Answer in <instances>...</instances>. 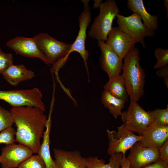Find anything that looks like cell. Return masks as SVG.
I'll return each instance as SVG.
<instances>
[{"mask_svg":"<svg viewBox=\"0 0 168 168\" xmlns=\"http://www.w3.org/2000/svg\"><path fill=\"white\" fill-rule=\"evenodd\" d=\"M10 110L16 127V142L38 154L47 119L45 112L30 106L12 107Z\"/></svg>","mask_w":168,"mask_h":168,"instance_id":"1","label":"cell"},{"mask_svg":"<svg viewBox=\"0 0 168 168\" xmlns=\"http://www.w3.org/2000/svg\"><path fill=\"white\" fill-rule=\"evenodd\" d=\"M140 51L134 45L124 58L122 75L130 101L137 102L144 93L145 74L140 65Z\"/></svg>","mask_w":168,"mask_h":168,"instance_id":"2","label":"cell"},{"mask_svg":"<svg viewBox=\"0 0 168 168\" xmlns=\"http://www.w3.org/2000/svg\"><path fill=\"white\" fill-rule=\"evenodd\" d=\"M99 7V13L95 18L88 35L98 41L105 42L112 27L113 20L120 10L114 0H106L102 2Z\"/></svg>","mask_w":168,"mask_h":168,"instance_id":"3","label":"cell"},{"mask_svg":"<svg viewBox=\"0 0 168 168\" xmlns=\"http://www.w3.org/2000/svg\"><path fill=\"white\" fill-rule=\"evenodd\" d=\"M89 1H84V9L79 17V30L77 38L73 43L72 44L71 48L66 55L59 59L53 65L54 68L58 70L66 63L68 56L71 53L76 52L79 53L82 58L85 67L89 77V72L87 66V60L88 58L89 53L85 48V40L87 37V28L91 22V13L89 6Z\"/></svg>","mask_w":168,"mask_h":168,"instance_id":"4","label":"cell"},{"mask_svg":"<svg viewBox=\"0 0 168 168\" xmlns=\"http://www.w3.org/2000/svg\"><path fill=\"white\" fill-rule=\"evenodd\" d=\"M43 94L36 87L28 89L0 90V100L8 103L12 107L30 106L39 107L45 111L42 100Z\"/></svg>","mask_w":168,"mask_h":168,"instance_id":"5","label":"cell"},{"mask_svg":"<svg viewBox=\"0 0 168 168\" xmlns=\"http://www.w3.org/2000/svg\"><path fill=\"white\" fill-rule=\"evenodd\" d=\"M116 17L118 27L120 30L129 35L136 43H141L144 48H146L145 38L155 35V32L149 30L143 24L141 17L135 13L128 16L118 13Z\"/></svg>","mask_w":168,"mask_h":168,"instance_id":"6","label":"cell"},{"mask_svg":"<svg viewBox=\"0 0 168 168\" xmlns=\"http://www.w3.org/2000/svg\"><path fill=\"white\" fill-rule=\"evenodd\" d=\"M117 128V131L106 129L109 141L107 152L110 156L115 153L125 154L127 150L140 140L139 135L128 130L123 124Z\"/></svg>","mask_w":168,"mask_h":168,"instance_id":"7","label":"cell"},{"mask_svg":"<svg viewBox=\"0 0 168 168\" xmlns=\"http://www.w3.org/2000/svg\"><path fill=\"white\" fill-rule=\"evenodd\" d=\"M120 115L125 127L138 134L152 124L148 112L143 109L137 102L130 101L127 110L122 112Z\"/></svg>","mask_w":168,"mask_h":168,"instance_id":"8","label":"cell"},{"mask_svg":"<svg viewBox=\"0 0 168 168\" xmlns=\"http://www.w3.org/2000/svg\"><path fill=\"white\" fill-rule=\"evenodd\" d=\"M34 37L40 49L52 65L64 57L72 46V44L59 41L46 33H40Z\"/></svg>","mask_w":168,"mask_h":168,"instance_id":"9","label":"cell"},{"mask_svg":"<svg viewBox=\"0 0 168 168\" xmlns=\"http://www.w3.org/2000/svg\"><path fill=\"white\" fill-rule=\"evenodd\" d=\"M33 153L29 148L21 144L6 145L2 148L0 155L2 168H17Z\"/></svg>","mask_w":168,"mask_h":168,"instance_id":"10","label":"cell"},{"mask_svg":"<svg viewBox=\"0 0 168 168\" xmlns=\"http://www.w3.org/2000/svg\"><path fill=\"white\" fill-rule=\"evenodd\" d=\"M6 45L17 54L26 57L37 58L46 64H51L49 59L39 49L34 37L16 36L9 40Z\"/></svg>","mask_w":168,"mask_h":168,"instance_id":"11","label":"cell"},{"mask_svg":"<svg viewBox=\"0 0 168 168\" xmlns=\"http://www.w3.org/2000/svg\"><path fill=\"white\" fill-rule=\"evenodd\" d=\"M158 148L146 147L137 142L130 149L127 158L130 168H142L155 162L159 158Z\"/></svg>","mask_w":168,"mask_h":168,"instance_id":"12","label":"cell"},{"mask_svg":"<svg viewBox=\"0 0 168 168\" xmlns=\"http://www.w3.org/2000/svg\"><path fill=\"white\" fill-rule=\"evenodd\" d=\"M98 44L101 51L99 61L102 69L109 78L120 75L123 68V59L114 53L105 42L99 41Z\"/></svg>","mask_w":168,"mask_h":168,"instance_id":"13","label":"cell"},{"mask_svg":"<svg viewBox=\"0 0 168 168\" xmlns=\"http://www.w3.org/2000/svg\"><path fill=\"white\" fill-rule=\"evenodd\" d=\"M105 43L114 53L123 59L136 42L118 27H114L109 33Z\"/></svg>","mask_w":168,"mask_h":168,"instance_id":"14","label":"cell"},{"mask_svg":"<svg viewBox=\"0 0 168 168\" xmlns=\"http://www.w3.org/2000/svg\"><path fill=\"white\" fill-rule=\"evenodd\" d=\"M138 135L143 146L159 148L168 138V125L151 124Z\"/></svg>","mask_w":168,"mask_h":168,"instance_id":"15","label":"cell"},{"mask_svg":"<svg viewBox=\"0 0 168 168\" xmlns=\"http://www.w3.org/2000/svg\"><path fill=\"white\" fill-rule=\"evenodd\" d=\"M53 151L56 168H86V159L79 151Z\"/></svg>","mask_w":168,"mask_h":168,"instance_id":"16","label":"cell"},{"mask_svg":"<svg viewBox=\"0 0 168 168\" xmlns=\"http://www.w3.org/2000/svg\"><path fill=\"white\" fill-rule=\"evenodd\" d=\"M10 85L15 86L20 82L31 79L35 76L34 72L27 69L22 64L9 66L2 74Z\"/></svg>","mask_w":168,"mask_h":168,"instance_id":"17","label":"cell"},{"mask_svg":"<svg viewBox=\"0 0 168 168\" xmlns=\"http://www.w3.org/2000/svg\"><path fill=\"white\" fill-rule=\"evenodd\" d=\"M128 8L139 16L143 21V24L150 31L155 32L158 26V17L151 15L146 10L142 0H128Z\"/></svg>","mask_w":168,"mask_h":168,"instance_id":"18","label":"cell"},{"mask_svg":"<svg viewBox=\"0 0 168 168\" xmlns=\"http://www.w3.org/2000/svg\"><path fill=\"white\" fill-rule=\"evenodd\" d=\"M52 110V108L51 107L45 125L46 129L43 133V141L38 154L44 160L46 168H56L54 161L51 156L50 151V134L51 128Z\"/></svg>","mask_w":168,"mask_h":168,"instance_id":"19","label":"cell"},{"mask_svg":"<svg viewBox=\"0 0 168 168\" xmlns=\"http://www.w3.org/2000/svg\"><path fill=\"white\" fill-rule=\"evenodd\" d=\"M104 90L114 97L126 101L128 100L125 84L122 75L109 78L104 86Z\"/></svg>","mask_w":168,"mask_h":168,"instance_id":"20","label":"cell"},{"mask_svg":"<svg viewBox=\"0 0 168 168\" xmlns=\"http://www.w3.org/2000/svg\"><path fill=\"white\" fill-rule=\"evenodd\" d=\"M124 155L115 153L110 156L109 163L105 164L103 159H99L97 156H92L86 159V168H121V163Z\"/></svg>","mask_w":168,"mask_h":168,"instance_id":"21","label":"cell"},{"mask_svg":"<svg viewBox=\"0 0 168 168\" xmlns=\"http://www.w3.org/2000/svg\"><path fill=\"white\" fill-rule=\"evenodd\" d=\"M101 100L104 106L115 118L121 115V110L124 107L125 101L114 97L105 90L101 94Z\"/></svg>","mask_w":168,"mask_h":168,"instance_id":"22","label":"cell"},{"mask_svg":"<svg viewBox=\"0 0 168 168\" xmlns=\"http://www.w3.org/2000/svg\"><path fill=\"white\" fill-rule=\"evenodd\" d=\"M152 124L168 125V106L165 109H157L148 111Z\"/></svg>","mask_w":168,"mask_h":168,"instance_id":"23","label":"cell"},{"mask_svg":"<svg viewBox=\"0 0 168 168\" xmlns=\"http://www.w3.org/2000/svg\"><path fill=\"white\" fill-rule=\"evenodd\" d=\"M17 168H46L44 162L38 154L32 155L24 161Z\"/></svg>","mask_w":168,"mask_h":168,"instance_id":"24","label":"cell"},{"mask_svg":"<svg viewBox=\"0 0 168 168\" xmlns=\"http://www.w3.org/2000/svg\"><path fill=\"white\" fill-rule=\"evenodd\" d=\"M14 124L12 113L0 105V132L9 127Z\"/></svg>","mask_w":168,"mask_h":168,"instance_id":"25","label":"cell"},{"mask_svg":"<svg viewBox=\"0 0 168 168\" xmlns=\"http://www.w3.org/2000/svg\"><path fill=\"white\" fill-rule=\"evenodd\" d=\"M154 54L157 60L154 69H159L168 65V49L156 48L154 51Z\"/></svg>","mask_w":168,"mask_h":168,"instance_id":"26","label":"cell"},{"mask_svg":"<svg viewBox=\"0 0 168 168\" xmlns=\"http://www.w3.org/2000/svg\"><path fill=\"white\" fill-rule=\"evenodd\" d=\"M16 130L10 127L0 132V143H3L6 145L15 143Z\"/></svg>","mask_w":168,"mask_h":168,"instance_id":"27","label":"cell"},{"mask_svg":"<svg viewBox=\"0 0 168 168\" xmlns=\"http://www.w3.org/2000/svg\"><path fill=\"white\" fill-rule=\"evenodd\" d=\"M13 64V57L11 53L4 52L0 48V74Z\"/></svg>","mask_w":168,"mask_h":168,"instance_id":"28","label":"cell"},{"mask_svg":"<svg viewBox=\"0 0 168 168\" xmlns=\"http://www.w3.org/2000/svg\"><path fill=\"white\" fill-rule=\"evenodd\" d=\"M158 149L159 158L168 164V138L167 139Z\"/></svg>","mask_w":168,"mask_h":168,"instance_id":"29","label":"cell"},{"mask_svg":"<svg viewBox=\"0 0 168 168\" xmlns=\"http://www.w3.org/2000/svg\"><path fill=\"white\" fill-rule=\"evenodd\" d=\"M156 75L164 79V82L167 88H168V65L159 68L156 72Z\"/></svg>","mask_w":168,"mask_h":168,"instance_id":"30","label":"cell"},{"mask_svg":"<svg viewBox=\"0 0 168 168\" xmlns=\"http://www.w3.org/2000/svg\"><path fill=\"white\" fill-rule=\"evenodd\" d=\"M142 168H168V164L159 158L155 162L146 165Z\"/></svg>","mask_w":168,"mask_h":168,"instance_id":"31","label":"cell"},{"mask_svg":"<svg viewBox=\"0 0 168 168\" xmlns=\"http://www.w3.org/2000/svg\"><path fill=\"white\" fill-rule=\"evenodd\" d=\"M130 162L124 155L121 163V168H130Z\"/></svg>","mask_w":168,"mask_h":168,"instance_id":"32","label":"cell"},{"mask_svg":"<svg viewBox=\"0 0 168 168\" xmlns=\"http://www.w3.org/2000/svg\"><path fill=\"white\" fill-rule=\"evenodd\" d=\"M163 4L165 7L166 8V16L168 17V0H164L163 1Z\"/></svg>","mask_w":168,"mask_h":168,"instance_id":"33","label":"cell"},{"mask_svg":"<svg viewBox=\"0 0 168 168\" xmlns=\"http://www.w3.org/2000/svg\"><path fill=\"white\" fill-rule=\"evenodd\" d=\"M95 3L93 6L94 8H98L99 7L101 4L102 3L101 0H94Z\"/></svg>","mask_w":168,"mask_h":168,"instance_id":"34","label":"cell"}]
</instances>
